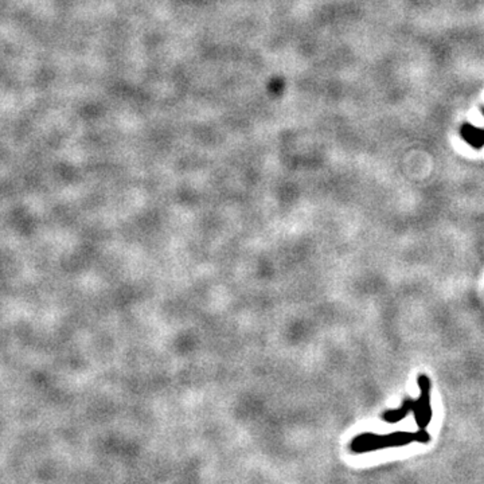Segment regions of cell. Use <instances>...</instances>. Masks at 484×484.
Returning <instances> with one entry per match:
<instances>
[{
    "mask_svg": "<svg viewBox=\"0 0 484 484\" xmlns=\"http://www.w3.org/2000/svg\"><path fill=\"white\" fill-rule=\"evenodd\" d=\"M417 407V400H413V398H405L402 405L398 408V409H391L388 410L384 413L382 416V420L385 423H389V424H395V423H400L401 420H404L409 413H411L413 410L416 409Z\"/></svg>",
    "mask_w": 484,
    "mask_h": 484,
    "instance_id": "obj_3",
    "label": "cell"
},
{
    "mask_svg": "<svg viewBox=\"0 0 484 484\" xmlns=\"http://www.w3.org/2000/svg\"><path fill=\"white\" fill-rule=\"evenodd\" d=\"M463 140L472 149H482L484 147V128H478L471 124H463L460 128Z\"/></svg>",
    "mask_w": 484,
    "mask_h": 484,
    "instance_id": "obj_4",
    "label": "cell"
},
{
    "mask_svg": "<svg viewBox=\"0 0 484 484\" xmlns=\"http://www.w3.org/2000/svg\"><path fill=\"white\" fill-rule=\"evenodd\" d=\"M430 440V434L427 428H418L416 433L411 432H393L389 434H375V433H362L351 441V451L354 453H366L385 448L404 447L411 443L427 444Z\"/></svg>",
    "mask_w": 484,
    "mask_h": 484,
    "instance_id": "obj_1",
    "label": "cell"
},
{
    "mask_svg": "<svg viewBox=\"0 0 484 484\" xmlns=\"http://www.w3.org/2000/svg\"><path fill=\"white\" fill-rule=\"evenodd\" d=\"M417 384L420 388V397L417 398L418 405H420V417L416 421V424L418 428H427L432 421V417H433L432 402H430L432 384H430L428 375H425V374H418Z\"/></svg>",
    "mask_w": 484,
    "mask_h": 484,
    "instance_id": "obj_2",
    "label": "cell"
}]
</instances>
